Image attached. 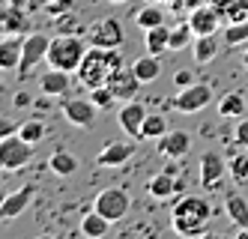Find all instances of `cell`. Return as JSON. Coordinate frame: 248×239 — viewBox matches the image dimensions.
<instances>
[{
	"mask_svg": "<svg viewBox=\"0 0 248 239\" xmlns=\"http://www.w3.org/2000/svg\"><path fill=\"white\" fill-rule=\"evenodd\" d=\"M117 66H123L120 48H99V45H93L90 51H87L84 63L78 66V81L87 90L102 87V84H108V75H111Z\"/></svg>",
	"mask_w": 248,
	"mask_h": 239,
	"instance_id": "6da1fadb",
	"label": "cell"
},
{
	"mask_svg": "<svg viewBox=\"0 0 248 239\" xmlns=\"http://www.w3.org/2000/svg\"><path fill=\"white\" fill-rule=\"evenodd\" d=\"M87 42L81 39L78 33H60L51 39V48H48V66H57L63 72H78V66L84 63L87 57Z\"/></svg>",
	"mask_w": 248,
	"mask_h": 239,
	"instance_id": "7a4b0ae2",
	"label": "cell"
},
{
	"mask_svg": "<svg viewBox=\"0 0 248 239\" xmlns=\"http://www.w3.org/2000/svg\"><path fill=\"white\" fill-rule=\"evenodd\" d=\"M33 146L36 143H27L21 135H3V141H0V168L6 174L21 171L33 159Z\"/></svg>",
	"mask_w": 248,
	"mask_h": 239,
	"instance_id": "3957f363",
	"label": "cell"
},
{
	"mask_svg": "<svg viewBox=\"0 0 248 239\" xmlns=\"http://www.w3.org/2000/svg\"><path fill=\"white\" fill-rule=\"evenodd\" d=\"M129 207H132L129 191H126V189H117V186L102 189V191L96 194V200H93V209L102 212L108 222H123V218L129 215Z\"/></svg>",
	"mask_w": 248,
	"mask_h": 239,
	"instance_id": "277c9868",
	"label": "cell"
},
{
	"mask_svg": "<svg viewBox=\"0 0 248 239\" xmlns=\"http://www.w3.org/2000/svg\"><path fill=\"white\" fill-rule=\"evenodd\" d=\"M212 96H216V93H212L209 84H198V81H194L191 87H183L180 93L170 99V108L180 111V114H198V111H203V108L212 102Z\"/></svg>",
	"mask_w": 248,
	"mask_h": 239,
	"instance_id": "5b68a950",
	"label": "cell"
},
{
	"mask_svg": "<svg viewBox=\"0 0 248 239\" xmlns=\"http://www.w3.org/2000/svg\"><path fill=\"white\" fill-rule=\"evenodd\" d=\"M48 48H51V39L45 33H27L24 36V51H21V63H18L21 78H27L42 60H48Z\"/></svg>",
	"mask_w": 248,
	"mask_h": 239,
	"instance_id": "8992f818",
	"label": "cell"
},
{
	"mask_svg": "<svg viewBox=\"0 0 248 239\" xmlns=\"http://www.w3.org/2000/svg\"><path fill=\"white\" fill-rule=\"evenodd\" d=\"M87 39H90V45H99V48H120L126 33H123V24L117 18H99L87 30Z\"/></svg>",
	"mask_w": 248,
	"mask_h": 239,
	"instance_id": "52a82bcc",
	"label": "cell"
},
{
	"mask_svg": "<svg viewBox=\"0 0 248 239\" xmlns=\"http://www.w3.org/2000/svg\"><path fill=\"white\" fill-rule=\"evenodd\" d=\"M221 21H227V18H224V9L216 6V3H212V6L201 3V6H194V9L188 12V24H191V30H194V36L216 33Z\"/></svg>",
	"mask_w": 248,
	"mask_h": 239,
	"instance_id": "ba28073f",
	"label": "cell"
},
{
	"mask_svg": "<svg viewBox=\"0 0 248 239\" xmlns=\"http://www.w3.org/2000/svg\"><path fill=\"white\" fill-rule=\"evenodd\" d=\"M33 197H36V186H33V182L9 191L3 200H0V218H3V222H12V218L24 215V209L33 204Z\"/></svg>",
	"mask_w": 248,
	"mask_h": 239,
	"instance_id": "9c48e42d",
	"label": "cell"
},
{
	"mask_svg": "<svg viewBox=\"0 0 248 239\" xmlns=\"http://www.w3.org/2000/svg\"><path fill=\"white\" fill-rule=\"evenodd\" d=\"M140 84H144V81L135 75V69H126V66H117L108 75V87L114 90V96L120 102H132L140 93Z\"/></svg>",
	"mask_w": 248,
	"mask_h": 239,
	"instance_id": "30bf717a",
	"label": "cell"
},
{
	"mask_svg": "<svg viewBox=\"0 0 248 239\" xmlns=\"http://www.w3.org/2000/svg\"><path fill=\"white\" fill-rule=\"evenodd\" d=\"M60 111H63V117H66V123H72V126H78V128H93L99 108L93 105V99H66V102L60 105Z\"/></svg>",
	"mask_w": 248,
	"mask_h": 239,
	"instance_id": "8fae6325",
	"label": "cell"
},
{
	"mask_svg": "<svg viewBox=\"0 0 248 239\" xmlns=\"http://www.w3.org/2000/svg\"><path fill=\"white\" fill-rule=\"evenodd\" d=\"M135 150H138L135 138H129V141H111V143L102 146V153L96 156V164H99V168H123V164L135 156Z\"/></svg>",
	"mask_w": 248,
	"mask_h": 239,
	"instance_id": "7c38bea8",
	"label": "cell"
},
{
	"mask_svg": "<svg viewBox=\"0 0 248 239\" xmlns=\"http://www.w3.org/2000/svg\"><path fill=\"white\" fill-rule=\"evenodd\" d=\"M188 150H191V135L186 128H168L158 138V156H165V159H183Z\"/></svg>",
	"mask_w": 248,
	"mask_h": 239,
	"instance_id": "4fadbf2b",
	"label": "cell"
},
{
	"mask_svg": "<svg viewBox=\"0 0 248 239\" xmlns=\"http://www.w3.org/2000/svg\"><path fill=\"white\" fill-rule=\"evenodd\" d=\"M144 120H147V108L140 105V102H126L120 108V114H117V123H120V128L126 132L129 138H135V141H140V128H144Z\"/></svg>",
	"mask_w": 248,
	"mask_h": 239,
	"instance_id": "5bb4252c",
	"label": "cell"
},
{
	"mask_svg": "<svg viewBox=\"0 0 248 239\" xmlns=\"http://www.w3.org/2000/svg\"><path fill=\"white\" fill-rule=\"evenodd\" d=\"M212 215V207L203 194H191V197H183L180 204L173 207V218H194V222H209Z\"/></svg>",
	"mask_w": 248,
	"mask_h": 239,
	"instance_id": "9a60e30c",
	"label": "cell"
},
{
	"mask_svg": "<svg viewBox=\"0 0 248 239\" xmlns=\"http://www.w3.org/2000/svg\"><path fill=\"white\" fill-rule=\"evenodd\" d=\"M221 176H224V159L216 150H206L201 156V186L203 189H216Z\"/></svg>",
	"mask_w": 248,
	"mask_h": 239,
	"instance_id": "2e32d148",
	"label": "cell"
},
{
	"mask_svg": "<svg viewBox=\"0 0 248 239\" xmlns=\"http://www.w3.org/2000/svg\"><path fill=\"white\" fill-rule=\"evenodd\" d=\"M69 72L57 69V66H51L48 72H42V78H39V87H42V93L45 96H66L69 93Z\"/></svg>",
	"mask_w": 248,
	"mask_h": 239,
	"instance_id": "e0dca14e",
	"label": "cell"
},
{
	"mask_svg": "<svg viewBox=\"0 0 248 239\" xmlns=\"http://www.w3.org/2000/svg\"><path fill=\"white\" fill-rule=\"evenodd\" d=\"M0 27L6 30V36H24L30 30V21H27V12L24 6H6L3 15H0Z\"/></svg>",
	"mask_w": 248,
	"mask_h": 239,
	"instance_id": "ac0fdd59",
	"label": "cell"
},
{
	"mask_svg": "<svg viewBox=\"0 0 248 239\" xmlns=\"http://www.w3.org/2000/svg\"><path fill=\"white\" fill-rule=\"evenodd\" d=\"M224 212H227V218H230V222H233L239 230L248 233V200H245L239 191H230V194L224 197Z\"/></svg>",
	"mask_w": 248,
	"mask_h": 239,
	"instance_id": "d6986e66",
	"label": "cell"
},
{
	"mask_svg": "<svg viewBox=\"0 0 248 239\" xmlns=\"http://www.w3.org/2000/svg\"><path fill=\"white\" fill-rule=\"evenodd\" d=\"M21 51H24V36H6V39L0 42V66L3 69H18Z\"/></svg>",
	"mask_w": 248,
	"mask_h": 239,
	"instance_id": "ffe728a7",
	"label": "cell"
},
{
	"mask_svg": "<svg viewBox=\"0 0 248 239\" xmlns=\"http://www.w3.org/2000/svg\"><path fill=\"white\" fill-rule=\"evenodd\" d=\"M176 189H180V182H176V176H173V174H168V171L150 176V182H147V191H150L155 200H168Z\"/></svg>",
	"mask_w": 248,
	"mask_h": 239,
	"instance_id": "44dd1931",
	"label": "cell"
},
{
	"mask_svg": "<svg viewBox=\"0 0 248 239\" xmlns=\"http://www.w3.org/2000/svg\"><path fill=\"white\" fill-rule=\"evenodd\" d=\"M191 54H194V60H198L201 66H206L209 60H216V54H218V39H216V33H206V36H194Z\"/></svg>",
	"mask_w": 248,
	"mask_h": 239,
	"instance_id": "7402d4cb",
	"label": "cell"
},
{
	"mask_svg": "<svg viewBox=\"0 0 248 239\" xmlns=\"http://www.w3.org/2000/svg\"><path fill=\"white\" fill-rule=\"evenodd\" d=\"M132 69H135V75L144 81V84H150V81H155L158 75H162V63H158V57L155 54H140V57L132 63Z\"/></svg>",
	"mask_w": 248,
	"mask_h": 239,
	"instance_id": "603a6c76",
	"label": "cell"
},
{
	"mask_svg": "<svg viewBox=\"0 0 248 239\" xmlns=\"http://www.w3.org/2000/svg\"><path fill=\"white\" fill-rule=\"evenodd\" d=\"M144 39H147V51L158 57V54L170 51V27L168 24H158L153 30H144Z\"/></svg>",
	"mask_w": 248,
	"mask_h": 239,
	"instance_id": "cb8c5ba5",
	"label": "cell"
},
{
	"mask_svg": "<svg viewBox=\"0 0 248 239\" xmlns=\"http://www.w3.org/2000/svg\"><path fill=\"white\" fill-rule=\"evenodd\" d=\"M114 222H108L102 212H96V209H90L84 218H81V233L84 236H90V239H102L105 233H108V227H111Z\"/></svg>",
	"mask_w": 248,
	"mask_h": 239,
	"instance_id": "d4e9b609",
	"label": "cell"
},
{
	"mask_svg": "<svg viewBox=\"0 0 248 239\" xmlns=\"http://www.w3.org/2000/svg\"><path fill=\"white\" fill-rule=\"evenodd\" d=\"M48 171L57 174V176H72L78 171V159L72 153H66V150H57V153H51V159H48Z\"/></svg>",
	"mask_w": 248,
	"mask_h": 239,
	"instance_id": "484cf974",
	"label": "cell"
},
{
	"mask_svg": "<svg viewBox=\"0 0 248 239\" xmlns=\"http://www.w3.org/2000/svg\"><path fill=\"white\" fill-rule=\"evenodd\" d=\"M135 24H138L140 30H153V27H158V24H165V9L150 0L144 9L135 12Z\"/></svg>",
	"mask_w": 248,
	"mask_h": 239,
	"instance_id": "4316f807",
	"label": "cell"
},
{
	"mask_svg": "<svg viewBox=\"0 0 248 239\" xmlns=\"http://www.w3.org/2000/svg\"><path fill=\"white\" fill-rule=\"evenodd\" d=\"M191 45H194V30H191L188 18H186L183 24L170 27V51H186V48H191Z\"/></svg>",
	"mask_w": 248,
	"mask_h": 239,
	"instance_id": "83f0119b",
	"label": "cell"
},
{
	"mask_svg": "<svg viewBox=\"0 0 248 239\" xmlns=\"http://www.w3.org/2000/svg\"><path fill=\"white\" fill-rule=\"evenodd\" d=\"M218 117H224V120H230V117H245V99H242V93H227V96H221V102H218Z\"/></svg>",
	"mask_w": 248,
	"mask_h": 239,
	"instance_id": "f1b7e54d",
	"label": "cell"
},
{
	"mask_svg": "<svg viewBox=\"0 0 248 239\" xmlns=\"http://www.w3.org/2000/svg\"><path fill=\"white\" fill-rule=\"evenodd\" d=\"M165 132H168V120H165V114H147L144 128H140V141H158Z\"/></svg>",
	"mask_w": 248,
	"mask_h": 239,
	"instance_id": "f546056e",
	"label": "cell"
},
{
	"mask_svg": "<svg viewBox=\"0 0 248 239\" xmlns=\"http://www.w3.org/2000/svg\"><path fill=\"white\" fill-rule=\"evenodd\" d=\"M173 230L186 236V239H194V236H203L206 233V222H194V218H173Z\"/></svg>",
	"mask_w": 248,
	"mask_h": 239,
	"instance_id": "4dcf8cb0",
	"label": "cell"
},
{
	"mask_svg": "<svg viewBox=\"0 0 248 239\" xmlns=\"http://www.w3.org/2000/svg\"><path fill=\"white\" fill-rule=\"evenodd\" d=\"M227 171H230V176H233L236 186H248V153H236L233 159H230Z\"/></svg>",
	"mask_w": 248,
	"mask_h": 239,
	"instance_id": "1f68e13d",
	"label": "cell"
},
{
	"mask_svg": "<svg viewBox=\"0 0 248 239\" xmlns=\"http://www.w3.org/2000/svg\"><path fill=\"white\" fill-rule=\"evenodd\" d=\"M221 39H224V45H242V42H248V21H239V24H227L224 27V33H221Z\"/></svg>",
	"mask_w": 248,
	"mask_h": 239,
	"instance_id": "d6a6232c",
	"label": "cell"
},
{
	"mask_svg": "<svg viewBox=\"0 0 248 239\" xmlns=\"http://www.w3.org/2000/svg\"><path fill=\"white\" fill-rule=\"evenodd\" d=\"M18 135H21L27 143H39V141L45 138V126H42V120H24V123L18 126Z\"/></svg>",
	"mask_w": 248,
	"mask_h": 239,
	"instance_id": "836d02e7",
	"label": "cell"
},
{
	"mask_svg": "<svg viewBox=\"0 0 248 239\" xmlns=\"http://www.w3.org/2000/svg\"><path fill=\"white\" fill-rule=\"evenodd\" d=\"M90 99H93V105L99 108V111H105V108H111V105L117 102L114 90H111L108 84H102V87H93V90H90Z\"/></svg>",
	"mask_w": 248,
	"mask_h": 239,
	"instance_id": "e575fe53",
	"label": "cell"
},
{
	"mask_svg": "<svg viewBox=\"0 0 248 239\" xmlns=\"http://www.w3.org/2000/svg\"><path fill=\"white\" fill-rule=\"evenodd\" d=\"M233 141L242 146V150H248V117H239V123L233 128Z\"/></svg>",
	"mask_w": 248,
	"mask_h": 239,
	"instance_id": "d590c367",
	"label": "cell"
},
{
	"mask_svg": "<svg viewBox=\"0 0 248 239\" xmlns=\"http://www.w3.org/2000/svg\"><path fill=\"white\" fill-rule=\"evenodd\" d=\"M173 84H176V90L191 87V84H194V72H191V69H180V72L173 75Z\"/></svg>",
	"mask_w": 248,
	"mask_h": 239,
	"instance_id": "8d00e7d4",
	"label": "cell"
},
{
	"mask_svg": "<svg viewBox=\"0 0 248 239\" xmlns=\"http://www.w3.org/2000/svg\"><path fill=\"white\" fill-rule=\"evenodd\" d=\"M63 9H69V0H57V3H51V6H48L51 15H57V12H63Z\"/></svg>",
	"mask_w": 248,
	"mask_h": 239,
	"instance_id": "74e56055",
	"label": "cell"
},
{
	"mask_svg": "<svg viewBox=\"0 0 248 239\" xmlns=\"http://www.w3.org/2000/svg\"><path fill=\"white\" fill-rule=\"evenodd\" d=\"M15 105H18V108L30 105V96H27V93H18V96H15Z\"/></svg>",
	"mask_w": 248,
	"mask_h": 239,
	"instance_id": "f35d334b",
	"label": "cell"
},
{
	"mask_svg": "<svg viewBox=\"0 0 248 239\" xmlns=\"http://www.w3.org/2000/svg\"><path fill=\"white\" fill-rule=\"evenodd\" d=\"M9 3H12V6H24V3H27V0H9Z\"/></svg>",
	"mask_w": 248,
	"mask_h": 239,
	"instance_id": "ab89813d",
	"label": "cell"
},
{
	"mask_svg": "<svg viewBox=\"0 0 248 239\" xmlns=\"http://www.w3.org/2000/svg\"><path fill=\"white\" fill-rule=\"evenodd\" d=\"M108 3H117V6H123V3H129V0H108Z\"/></svg>",
	"mask_w": 248,
	"mask_h": 239,
	"instance_id": "60d3db41",
	"label": "cell"
},
{
	"mask_svg": "<svg viewBox=\"0 0 248 239\" xmlns=\"http://www.w3.org/2000/svg\"><path fill=\"white\" fill-rule=\"evenodd\" d=\"M242 63H245V69H248V48H245V57H242Z\"/></svg>",
	"mask_w": 248,
	"mask_h": 239,
	"instance_id": "b9f144b4",
	"label": "cell"
},
{
	"mask_svg": "<svg viewBox=\"0 0 248 239\" xmlns=\"http://www.w3.org/2000/svg\"><path fill=\"white\" fill-rule=\"evenodd\" d=\"M153 3H165V0H153Z\"/></svg>",
	"mask_w": 248,
	"mask_h": 239,
	"instance_id": "7bdbcfd3",
	"label": "cell"
}]
</instances>
